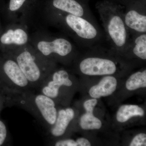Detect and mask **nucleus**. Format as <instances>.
<instances>
[{
  "mask_svg": "<svg viewBox=\"0 0 146 146\" xmlns=\"http://www.w3.org/2000/svg\"><path fill=\"white\" fill-rule=\"evenodd\" d=\"M40 14L46 24L59 29L79 47L89 48L102 45L106 39L97 22L60 11Z\"/></svg>",
  "mask_w": 146,
  "mask_h": 146,
  "instance_id": "f257e3e1",
  "label": "nucleus"
},
{
  "mask_svg": "<svg viewBox=\"0 0 146 146\" xmlns=\"http://www.w3.org/2000/svg\"><path fill=\"white\" fill-rule=\"evenodd\" d=\"M111 49L119 55L124 54L131 38L124 18L123 7L115 2L103 0L96 4Z\"/></svg>",
  "mask_w": 146,
  "mask_h": 146,
  "instance_id": "f03ea898",
  "label": "nucleus"
},
{
  "mask_svg": "<svg viewBox=\"0 0 146 146\" xmlns=\"http://www.w3.org/2000/svg\"><path fill=\"white\" fill-rule=\"evenodd\" d=\"M30 44L42 56L55 63L68 62L77 52V47L69 36L51 34L43 29L30 35Z\"/></svg>",
  "mask_w": 146,
  "mask_h": 146,
  "instance_id": "7ed1b4c3",
  "label": "nucleus"
},
{
  "mask_svg": "<svg viewBox=\"0 0 146 146\" xmlns=\"http://www.w3.org/2000/svg\"><path fill=\"white\" fill-rule=\"evenodd\" d=\"M16 60L32 88L37 90L47 76L56 68V63L42 56L30 44L9 53Z\"/></svg>",
  "mask_w": 146,
  "mask_h": 146,
  "instance_id": "20e7f679",
  "label": "nucleus"
},
{
  "mask_svg": "<svg viewBox=\"0 0 146 146\" xmlns=\"http://www.w3.org/2000/svg\"><path fill=\"white\" fill-rule=\"evenodd\" d=\"M33 90L13 92L11 104L27 111L48 130L56 120L57 109L55 102L49 97Z\"/></svg>",
  "mask_w": 146,
  "mask_h": 146,
  "instance_id": "39448f33",
  "label": "nucleus"
},
{
  "mask_svg": "<svg viewBox=\"0 0 146 146\" xmlns=\"http://www.w3.org/2000/svg\"><path fill=\"white\" fill-rule=\"evenodd\" d=\"M0 83L13 92L33 90L12 56L0 52Z\"/></svg>",
  "mask_w": 146,
  "mask_h": 146,
  "instance_id": "423d86ee",
  "label": "nucleus"
},
{
  "mask_svg": "<svg viewBox=\"0 0 146 146\" xmlns=\"http://www.w3.org/2000/svg\"><path fill=\"white\" fill-rule=\"evenodd\" d=\"M88 0H39L35 13L60 11L96 22Z\"/></svg>",
  "mask_w": 146,
  "mask_h": 146,
  "instance_id": "0eeeda50",
  "label": "nucleus"
},
{
  "mask_svg": "<svg viewBox=\"0 0 146 146\" xmlns=\"http://www.w3.org/2000/svg\"><path fill=\"white\" fill-rule=\"evenodd\" d=\"M101 46L97 47L98 55L89 54L79 61V70L83 74L91 76L111 75L117 72V66L116 61L110 58L109 54L108 56L106 55L109 50L103 46L102 55H100Z\"/></svg>",
  "mask_w": 146,
  "mask_h": 146,
  "instance_id": "6e6552de",
  "label": "nucleus"
},
{
  "mask_svg": "<svg viewBox=\"0 0 146 146\" xmlns=\"http://www.w3.org/2000/svg\"><path fill=\"white\" fill-rule=\"evenodd\" d=\"M27 25L20 22L10 23L0 33V52L9 53L30 43Z\"/></svg>",
  "mask_w": 146,
  "mask_h": 146,
  "instance_id": "1a4fd4ad",
  "label": "nucleus"
},
{
  "mask_svg": "<svg viewBox=\"0 0 146 146\" xmlns=\"http://www.w3.org/2000/svg\"><path fill=\"white\" fill-rule=\"evenodd\" d=\"M124 18L131 36L146 33V0H125Z\"/></svg>",
  "mask_w": 146,
  "mask_h": 146,
  "instance_id": "9d476101",
  "label": "nucleus"
},
{
  "mask_svg": "<svg viewBox=\"0 0 146 146\" xmlns=\"http://www.w3.org/2000/svg\"><path fill=\"white\" fill-rule=\"evenodd\" d=\"M70 76V73L65 69H57L55 68L36 90L49 97L55 102L57 101L60 98L63 88H70L73 86V82Z\"/></svg>",
  "mask_w": 146,
  "mask_h": 146,
  "instance_id": "9b49d317",
  "label": "nucleus"
},
{
  "mask_svg": "<svg viewBox=\"0 0 146 146\" xmlns=\"http://www.w3.org/2000/svg\"><path fill=\"white\" fill-rule=\"evenodd\" d=\"M39 0H9L4 9L5 15L10 23L20 22L27 25L34 14Z\"/></svg>",
  "mask_w": 146,
  "mask_h": 146,
  "instance_id": "f8f14e48",
  "label": "nucleus"
},
{
  "mask_svg": "<svg viewBox=\"0 0 146 146\" xmlns=\"http://www.w3.org/2000/svg\"><path fill=\"white\" fill-rule=\"evenodd\" d=\"M74 110L71 108L58 110L55 122L48 130L51 136L58 138L64 135L74 117Z\"/></svg>",
  "mask_w": 146,
  "mask_h": 146,
  "instance_id": "ddd939ff",
  "label": "nucleus"
},
{
  "mask_svg": "<svg viewBox=\"0 0 146 146\" xmlns=\"http://www.w3.org/2000/svg\"><path fill=\"white\" fill-rule=\"evenodd\" d=\"M117 80L114 76L107 75L102 78L98 84L92 86L89 91L91 97L99 98L111 95L115 91Z\"/></svg>",
  "mask_w": 146,
  "mask_h": 146,
  "instance_id": "4468645a",
  "label": "nucleus"
},
{
  "mask_svg": "<svg viewBox=\"0 0 146 146\" xmlns=\"http://www.w3.org/2000/svg\"><path fill=\"white\" fill-rule=\"evenodd\" d=\"M133 55L143 60L146 59V33L131 35L124 55Z\"/></svg>",
  "mask_w": 146,
  "mask_h": 146,
  "instance_id": "2eb2a0df",
  "label": "nucleus"
},
{
  "mask_svg": "<svg viewBox=\"0 0 146 146\" xmlns=\"http://www.w3.org/2000/svg\"><path fill=\"white\" fill-rule=\"evenodd\" d=\"M145 114L143 110L138 106L124 105L120 107L117 114L118 121L124 123L134 116H143Z\"/></svg>",
  "mask_w": 146,
  "mask_h": 146,
  "instance_id": "dca6fc26",
  "label": "nucleus"
},
{
  "mask_svg": "<svg viewBox=\"0 0 146 146\" xmlns=\"http://www.w3.org/2000/svg\"><path fill=\"white\" fill-rule=\"evenodd\" d=\"M146 86V70L133 73L128 79L126 83V87L129 91H133Z\"/></svg>",
  "mask_w": 146,
  "mask_h": 146,
  "instance_id": "f3484780",
  "label": "nucleus"
},
{
  "mask_svg": "<svg viewBox=\"0 0 146 146\" xmlns=\"http://www.w3.org/2000/svg\"><path fill=\"white\" fill-rule=\"evenodd\" d=\"M80 125L82 129L85 130L100 129L102 123L99 119L94 116L93 113L86 112L80 117Z\"/></svg>",
  "mask_w": 146,
  "mask_h": 146,
  "instance_id": "a211bd4d",
  "label": "nucleus"
},
{
  "mask_svg": "<svg viewBox=\"0 0 146 146\" xmlns=\"http://www.w3.org/2000/svg\"><path fill=\"white\" fill-rule=\"evenodd\" d=\"M13 91H11L0 83V112L5 107H11Z\"/></svg>",
  "mask_w": 146,
  "mask_h": 146,
  "instance_id": "6ab92c4d",
  "label": "nucleus"
},
{
  "mask_svg": "<svg viewBox=\"0 0 146 146\" xmlns=\"http://www.w3.org/2000/svg\"><path fill=\"white\" fill-rule=\"evenodd\" d=\"M7 126L5 123L0 119V146L7 145L9 139Z\"/></svg>",
  "mask_w": 146,
  "mask_h": 146,
  "instance_id": "aec40b11",
  "label": "nucleus"
},
{
  "mask_svg": "<svg viewBox=\"0 0 146 146\" xmlns=\"http://www.w3.org/2000/svg\"><path fill=\"white\" fill-rule=\"evenodd\" d=\"M146 135L145 133H139L133 138L129 146H146Z\"/></svg>",
  "mask_w": 146,
  "mask_h": 146,
  "instance_id": "412c9836",
  "label": "nucleus"
},
{
  "mask_svg": "<svg viewBox=\"0 0 146 146\" xmlns=\"http://www.w3.org/2000/svg\"><path fill=\"white\" fill-rule=\"evenodd\" d=\"M53 145L56 146H77L76 141L71 139H63L56 141Z\"/></svg>",
  "mask_w": 146,
  "mask_h": 146,
  "instance_id": "4be33fe9",
  "label": "nucleus"
},
{
  "mask_svg": "<svg viewBox=\"0 0 146 146\" xmlns=\"http://www.w3.org/2000/svg\"><path fill=\"white\" fill-rule=\"evenodd\" d=\"M98 101L96 99H91L86 101L84 104V107L86 112L93 113L94 107L96 105Z\"/></svg>",
  "mask_w": 146,
  "mask_h": 146,
  "instance_id": "5701e85b",
  "label": "nucleus"
},
{
  "mask_svg": "<svg viewBox=\"0 0 146 146\" xmlns=\"http://www.w3.org/2000/svg\"><path fill=\"white\" fill-rule=\"evenodd\" d=\"M77 146H91L89 141L85 138H81L77 139L76 141Z\"/></svg>",
  "mask_w": 146,
  "mask_h": 146,
  "instance_id": "b1692460",
  "label": "nucleus"
},
{
  "mask_svg": "<svg viewBox=\"0 0 146 146\" xmlns=\"http://www.w3.org/2000/svg\"><path fill=\"white\" fill-rule=\"evenodd\" d=\"M108 1H111L115 2L118 3H119L120 4L122 5L123 3L125 1V0H108Z\"/></svg>",
  "mask_w": 146,
  "mask_h": 146,
  "instance_id": "393cba45",
  "label": "nucleus"
},
{
  "mask_svg": "<svg viewBox=\"0 0 146 146\" xmlns=\"http://www.w3.org/2000/svg\"><path fill=\"white\" fill-rule=\"evenodd\" d=\"M3 27H2L1 24V15H0V33L1 31L2 30Z\"/></svg>",
  "mask_w": 146,
  "mask_h": 146,
  "instance_id": "a878e982",
  "label": "nucleus"
},
{
  "mask_svg": "<svg viewBox=\"0 0 146 146\" xmlns=\"http://www.w3.org/2000/svg\"><path fill=\"white\" fill-rule=\"evenodd\" d=\"M88 1H89V0H88Z\"/></svg>",
  "mask_w": 146,
  "mask_h": 146,
  "instance_id": "bb28decb",
  "label": "nucleus"
}]
</instances>
